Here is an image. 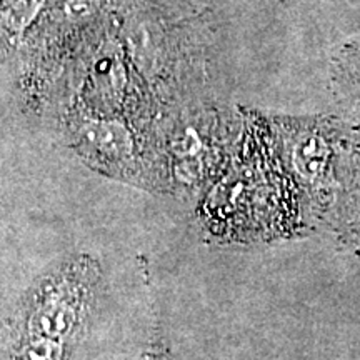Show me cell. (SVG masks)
Segmentation results:
<instances>
[{"mask_svg":"<svg viewBox=\"0 0 360 360\" xmlns=\"http://www.w3.org/2000/svg\"><path fill=\"white\" fill-rule=\"evenodd\" d=\"M330 155V146L319 134H302L292 142V167L307 182H317L327 174Z\"/></svg>","mask_w":360,"mask_h":360,"instance_id":"cell-3","label":"cell"},{"mask_svg":"<svg viewBox=\"0 0 360 360\" xmlns=\"http://www.w3.org/2000/svg\"><path fill=\"white\" fill-rule=\"evenodd\" d=\"M101 269L90 255H77L52 269L35 287L25 337L74 345L87 326Z\"/></svg>","mask_w":360,"mask_h":360,"instance_id":"cell-1","label":"cell"},{"mask_svg":"<svg viewBox=\"0 0 360 360\" xmlns=\"http://www.w3.org/2000/svg\"><path fill=\"white\" fill-rule=\"evenodd\" d=\"M143 360H170V355H169V350L165 349L164 345L154 344L150 349H148V352L146 354Z\"/></svg>","mask_w":360,"mask_h":360,"instance_id":"cell-5","label":"cell"},{"mask_svg":"<svg viewBox=\"0 0 360 360\" xmlns=\"http://www.w3.org/2000/svg\"><path fill=\"white\" fill-rule=\"evenodd\" d=\"M70 349V345L62 344V342L25 337L15 360H67Z\"/></svg>","mask_w":360,"mask_h":360,"instance_id":"cell-4","label":"cell"},{"mask_svg":"<svg viewBox=\"0 0 360 360\" xmlns=\"http://www.w3.org/2000/svg\"><path fill=\"white\" fill-rule=\"evenodd\" d=\"M82 146L92 162L103 169L112 167L117 175H124L132 157V141L122 125L115 122H89L82 130Z\"/></svg>","mask_w":360,"mask_h":360,"instance_id":"cell-2","label":"cell"}]
</instances>
